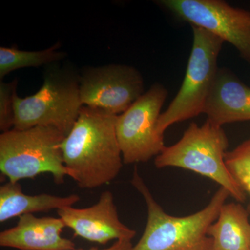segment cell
I'll use <instances>...</instances> for the list:
<instances>
[{
  "label": "cell",
  "instance_id": "52a82bcc",
  "mask_svg": "<svg viewBox=\"0 0 250 250\" xmlns=\"http://www.w3.org/2000/svg\"><path fill=\"white\" fill-rule=\"evenodd\" d=\"M167 96L165 87L155 83L118 116L116 134L125 164L146 162L166 147L156 125Z\"/></svg>",
  "mask_w": 250,
  "mask_h": 250
},
{
  "label": "cell",
  "instance_id": "4fadbf2b",
  "mask_svg": "<svg viewBox=\"0 0 250 250\" xmlns=\"http://www.w3.org/2000/svg\"><path fill=\"white\" fill-rule=\"evenodd\" d=\"M80 200L79 195L59 197L49 194L28 195L22 192L21 184L9 182L0 187V222L35 212L59 210L72 207Z\"/></svg>",
  "mask_w": 250,
  "mask_h": 250
},
{
  "label": "cell",
  "instance_id": "277c9868",
  "mask_svg": "<svg viewBox=\"0 0 250 250\" xmlns=\"http://www.w3.org/2000/svg\"><path fill=\"white\" fill-rule=\"evenodd\" d=\"M65 136L53 126L9 130L0 135V170L9 182L33 179L49 173L57 184L67 172L62 143Z\"/></svg>",
  "mask_w": 250,
  "mask_h": 250
},
{
  "label": "cell",
  "instance_id": "9a60e30c",
  "mask_svg": "<svg viewBox=\"0 0 250 250\" xmlns=\"http://www.w3.org/2000/svg\"><path fill=\"white\" fill-rule=\"evenodd\" d=\"M60 44L57 42L48 49L41 51H22L15 47H0V78L10 72L29 67H39L57 62L65 57L59 52Z\"/></svg>",
  "mask_w": 250,
  "mask_h": 250
},
{
  "label": "cell",
  "instance_id": "ac0fdd59",
  "mask_svg": "<svg viewBox=\"0 0 250 250\" xmlns=\"http://www.w3.org/2000/svg\"><path fill=\"white\" fill-rule=\"evenodd\" d=\"M133 246L131 241L129 240H119V241H115L114 243L105 249H99L98 248H90L89 249H76L75 250H131Z\"/></svg>",
  "mask_w": 250,
  "mask_h": 250
},
{
  "label": "cell",
  "instance_id": "d6986e66",
  "mask_svg": "<svg viewBox=\"0 0 250 250\" xmlns=\"http://www.w3.org/2000/svg\"><path fill=\"white\" fill-rule=\"evenodd\" d=\"M247 210H248V213H249V214L250 215V203L248 206V208H247Z\"/></svg>",
  "mask_w": 250,
  "mask_h": 250
},
{
  "label": "cell",
  "instance_id": "ba28073f",
  "mask_svg": "<svg viewBox=\"0 0 250 250\" xmlns=\"http://www.w3.org/2000/svg\"><path fill=\"white\" fill-rule=\"evenodd\" d=\"M179 17L229 42L250 64V12L220 0H162Z\"/></svg>",
  "mask_w": 250,
  "mask_h": 250
},
{
  "label": "cell",
  "instance_id": "6da1fadb",
  "mask_svg": "<svg viewBox=\"0 0 250 250\" xmlns=\"http://www.w3.org/2000/svg\"><path fill=\"white\" fill-rule=\"evenodd\" d=\"M118 116L82 106L73 127L62 143L67 176L79 187L93 189L110 183L123 167L116 134Z\"/></svg>",
  "mask_w": 250,
  "mask_h": 250
},
{
  "label": "cell",
  "instance_id": "8992f818",
  "mask_svg": "<svg viewBox=\"0 0 250 250\" xmlns=\"http://www.w3.org/2000/svg\"><path fill=\"white\" fill-rule=\"evenodd\" d=\"M82 105L80 80L62 70L50 72L34 95L22 98L15 93L14 129L53 126L67 136L76 123Z\"/></svg>",
  "mask_w": 250,
  "mask_h": 250
},
{
  "label": "cell",
  "instance_id": "7c38bea8",
  "mask_svg": "<svg viewBox=\"0 0 250 250\" xmlns=\"http://www.w3.org/2000/svg\"><path fill=\"white\" fill-rule=\"evenodd\" d=\"M204 113L220 126L250 121V88L229 70L218 69Z\"/></svg>",
  "mask_w": 250,
  "mask_h": 250
},
{
  "label": "cell",
  "instance_id": "7a4b0ae2",
  "mask_svg": "<svg viewBox=\"0 0 250 250\" xmlns=\"http://www.w3.org/2000/svg\"><path fill=\"white\" fill-rule=\"evenodd\" d=\"M131 183L141 194L147 208L142 236L131 250H212L208 229L218 218L229 193L220 187L205 208L185 217L166 213L156 202L135 167Z\"/></svg>",
  "mask_w": 250,
  "mask_h": 250
},
{
  "label": "cell",
  "instance_id": "5b68a950",
  "mask_svg": "<svg viewBox=\"0 0 250 250\" xmlns=\"http://www.w3.org/2000/svg\"><path fill=\"white\" fill-rule=\"evenodd\" d=\"M192 29L193 42L183 83L156 125V131L161 136L174 123L204 113L218 73V58L224 41L202 28L192 26Z\"/></svg>",
  "mask_w": 250,
  "mask_h": 250
},
{
  "label": "cell",
  "instance_id": "2e32d148",
  "mask_svg": "<svg viewBox=\"0 0 250 250\" xmlns=\"http://www.w3.org/2000/svg\"><path fill=\"white\" fill-rule=\"evenodd\" d=\"M225 164L236 183L250 194V139L231 152H227Z\"/></svg>",
  "mask_w": 250,
  "mask_h": 250
},
{
  "label": "cell",
  "instance_id": "9c48e42d",
  "mask_svg": "<svg viewBox=\"0 0 250 250\" xmlns=\"http://www.w3.org/2000/svg\"><path fill=\"white\" fill-rule=\"evenodd\" d=\"M79 80L82 104L117 116L126 111L145 93L142 75L129 65L93 67Z\"/></svg>",
  "mask_w": 250,
  "mask_h": 250
},
{
  "label": "cell",
  "instance_id": "30bf717a",
  "mask_svg": "<svg viewBox=\"0 0 250 250\" xmlns=\"http://www.w3.org/2000/svg\"><path fill=\"white\" fill-rule=\"evenodd\" d=\"M65 227L71 229L75 236L99 244L116 240L131 241L136 230L128 228L118 217L113 194L104 191L95 205L83 208L64 207L57 210Z\"/></svg>",
  "mask_w": 250,
  "mask_h": 250
},
{
  "label": "cell",
  "instance_id": "8fae6325",
  "mask_svg": "<svg viewBox=\"0 0 250 250\" xmlns=\"http://www.w3.org/2000/svg\"><path fill=\"white\" fill-rule=\"evenodd\" d=\"M65 224L60 218L20 217L14 228L0 233V246L20 250H75L76 245L62 236Z\"/></svg>",
  "mask_w": 250,
  "mask_h": 250
},
{
  "label": "cell",
  "instance_id": "5bb4252c",
  "mask_svg": "<svg viewBox=\"0 0 250 250\" xmlns=\"http://www.w3.org/2000/svg\"><path fill=\"white\" fill-rule=\"evenodd\" d=\"M249 215L241 204H224L207 232L212 250H250Z\"/></svg>",
  "mask_w": 250,
  "mask_h": 250
},
{
  "label": "cell",
  "instance_id": "3957f363",
  "mask_svg": "<svg viewBox=\"0 0 250 250\" xmlns=\"http://www.w3.org/2000/svg\"><path fill=\"white\" fill-rule=\"evenodd\" d=\"M228 146V139L222 126L208 120L202 126L192 123L178 142L164 148L154 164L157 168L181 167L208 177L226 189L237 201L244 202L246 193L225 164Z\"/></svg>",
  "mask_w": 250,
  "mask_h": 250
},
{
  "label": "cell",
  "instance_id": "e0dca14e",
  "mask_svg": "<svg viewBox=\"0 0 250 250\" xmlns=\"http://www.w3.org/2000/svg\"><path fill=\"white\" fill-rule=\"evenodd\" d=\"M17 80L11 83L0 82V129L3 132L14 126V95Z\"/></svg>",
  "mask_w": 250,
  "mask_h": 250
}]
</instances>
